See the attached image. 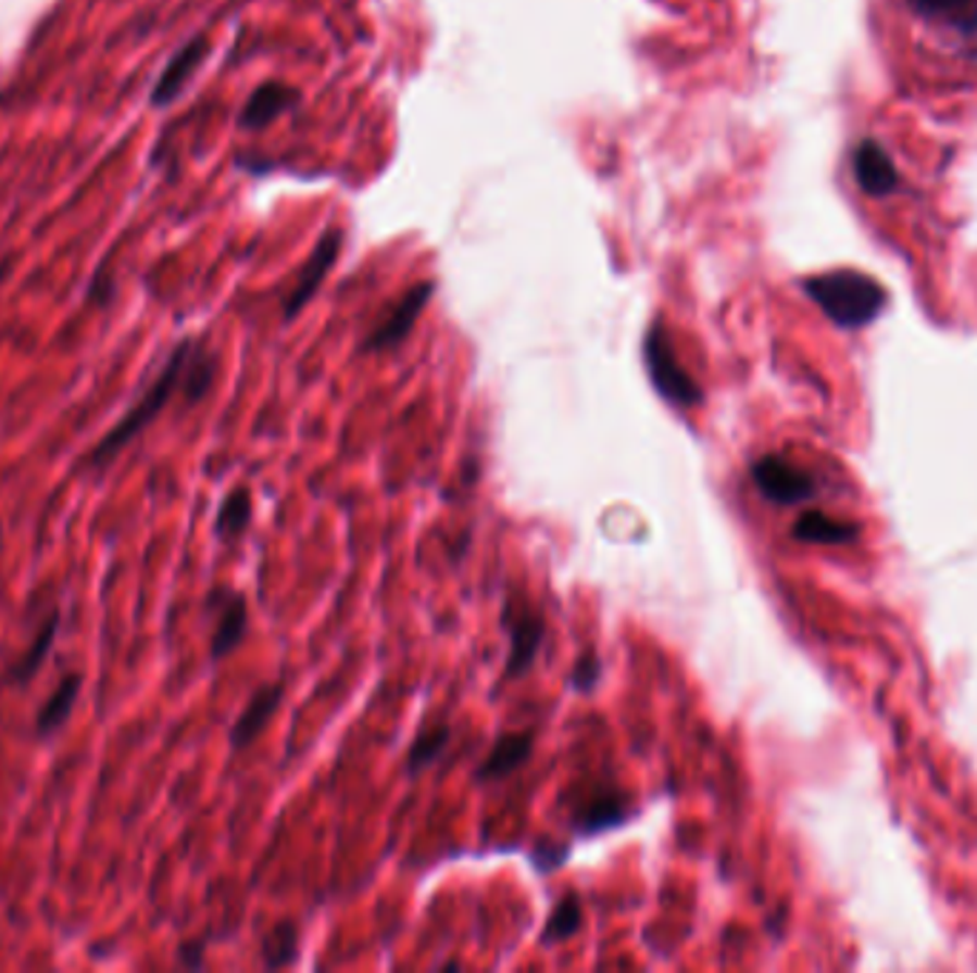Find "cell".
Here are the masks:
<instances>
[{
  "mask_svg": "<svg viewBox=\"0 0 977 973\" xmlns=\"http://www.w3.org/2000/svg\"><path fill=\"white\" fill-rule=\"evenodd\" d=\"M192 349L195 340H184V343L177 345L175 352L170 354V361L163 363V368L158 371V377H154L152 383L140 391L138 400L117 417L115 426L92 445V452L86 454V466L95 468V471H103L109 463L117 460V454L124 452L131 440L138 438V434H143V431L152 426L154 417L170 406V400L175 397L177 391L184 394L186 366H189Z\"/></svg>",
  "mask_w": 977,
  "mask_h": 973,
  "instance_id": "6da1fadb",
  "label": "cell"
},
{
  "mask_svg": "<svg viewBox=\"0 0 977 973\" xmlns=\"http://www.w3.org/2000/svg\"><path fill=\"white\" fill-rule=\"evenodd\" d=\"M803 292L815 300L817 308L840 329H863L886 308V289L875 277L838 268L803 280Z\"/></svg>",
  "mask_w": 977,
  "mask_h": 973,
  "instance_id": "7a4b0ae2",
  "label": "cell"
},
{
  "mask_svg": "<svg viewBox=\"0 0 977 973\" xmlns=\"http://www.w3.org/2000/svg\"><path fill=\"white\" fill-rule=\"evenodd\" d=\"M643 366H647L652 389L669 406L694 408L703 403L701 386L694 383V377L680 366L669 331L663 329L661 320H654L647 329V338H643Z\"/></svg>",
  "mask_w": 977,
  "mask_h": 973,
  "instance_id": "3957f363",
  "label": "cell"
},
{
  "mask_svg": "<svg viewBox=\"0 0 977 973\" xmlns=\"http://www.w3.org/2000/svg\"><path fill=\"white\" fill-rule=\"evenodd\" d=\"M503 629L509 634V659L503 668V680H521L538 662V654L547 640V620L538 608L509 603L503 608Z\"/></svg>",
  "mask_w": 977,
  "mask_h": 973,
  "instance_id": "277c9868",
  "label": "cell"
},
{
  "mask_svg": "<svg viewBox=\"0 0 977 973\" xmlns=\"http://www.w3.org/2000/svg\"><path fill=\"white\" fill-rule=\"evenodd\" d=\"M754 489L775 506H798L803 500L815 497V480L789 463L780 454H763L749 468Z\"/></svg>",
  "mask_w": 977,
  "mask_h": 973,
  "instance_id": "5b68a950",
  "label": "cell"
},
{
  "mask_svg": "<svg viewBox=\"0 0 977 973\" xmlns=\"http://www.w3.org/2000/svg\"><path fill=\"white\" fill-rule=\"evenodd\" d=\"M431 292H435V283L412 286V289H409L403 298H398V303H394V306L372 326V331L361 343V352H389L394 345H401L403 340L412 334V329H415L417 317L424 315Z\"/></svg>",
  "mask_w": 977,
  "mask_h": 973,
  "instance_id": "8992f818",
  "label": "cell"
},
{
  "mask_svg": "<svg viewBox=\"0 0 977 973\" xmlns=\"http://www.w3.org/2000/svg\"><path fill=\"white\" fill-rule=\"evenodd\" d=\"M206 608L215 614V631H212V643H209V657L221 662L229 657L247 636L249 629V608L247 597L240 591L231 589H212L206 597Z\"/></svg>",
  "mask_w": 977,
  "mask_h": 973,
  "instance_id": "52a82bcc",
  "label": "cell"
},
{
  "mask_svg": "<svg viewBox=\"0 0 977 973\" xmlns=\"http://www.w3.org/2000/svg\"><path fill=\"white\" fill-rule=\"evenodd\" d=\"M340 245H343V235L338 229H326L324 238L317 240V245L312 249L309 254L306 266L301 268V275H298V283L289 294H286V303H284V315L286 320H292L298 317L303 306H306L309 300L315 298V292L321 289L326 277H329L331 266L338 263V254H340Z\"/></svg>",
  "mask_w": 977,
  "mask_h": 973,
  "instance_id": "ba28073f",
  "label": "cell"
},
{
  "mask_svg": "<svg viewBox=\"0 0 977 973\" xmlns=\"http://www.w3.org/2000/svg\"><path fill=\"white\" fill-rule=\"evenodd\" d=\"M284 703V682H266L261 688L254 691L249 703L243 706V711L238 713V720L231 722L229 731V745L235 751H243L249 745L263 734V729L270 725V720L277 713Z\"/></svg>",
  "mask_w": 977,
  "mask_h": 973,
  "instance_id": "9c48e42d",
  "label": "cell"
},
{
  "mask_svg": "<svg viewBox=\"0 0 977 973\" xmlns=\"http://www.w3.org/2000/svg\"><path fill=\"white\" fill-rule=\"evenodd\" d=\"M626 820H631L629 799L621 791H598L584 805H577L572 827L580 836H594L621 827Z\"/></svg>",
  "mask_w": 977,
  "mask_h": 973,
  "instance_id": "30bf717a",
  "label": "cell"
},
{
  "mask_svg": "<svg viewBox=\"0 0 977 973\" xmlns=\"http://www.w3.org/2000/svg\"><path fill=\"white\" fill-rule=\"evenodd\" d=\"M531 751H535V734L531 731H512V734L498 736L492 751L480 759L475 776L480 782L506 780V776L515 774L517 768H524L529 762Z\"/></svg>",
  "mask_w": 977,
  "mask_h": 973,
  "instance_id": "8fae6325",
  "label": "cell"
},
{
  "mask_svg": "<svg viewBox=\"0 0 977 973\" xmlns=\"http://www.w3.org/2000/svg\"><path fill=\"white\" fill-rule=\"evenodd\" d=\"M852 169L861 192L869 198H884L898 189V169L877 140H863L861 147L854 149Z\"/></svg>",
  "mask_w": 977,
  "mask_h": 973,
  "instance_id": "7c38bea8",
  "label": "cell"
},
{
  "mask_svg": "<svg viewBox=\"0 0 977 973\" xmlns=\"http://www.w3.org/2000/svg\"><path fill=\"white\" fill-rule=\"evenodd\" d=\"M206 52H209L206 38H195V40H189L186 47L177 49L175 58L166 63V70L161 72L158 84H154L152 106H170L172 100L184 92V86L192 80L195 70L201 66L203 58H206Z\"/></svg>",
  "mask_w": 977,
  "mask_h": 973,
  "instance_id": "4fadbf2b",
  "label": "cell"
},
{
  "mask_svg": "<svg viewBox=\"0 0 977 973\" xmlns=\"http://www.w3.org/2000/svg\"><path fill=\"white\" fill-rule=\"evenodd\" d=\"M80 688H84V677L77 674V671L75 674L61 677V682L54 685L47 703L40 706L38 717H35V734L40 740H49V736L58 734L70 722L72 711L77 706V697H80Z\"/></svg>",
  "mask_w": 977,
  "mask_h": 973,
  "instance_id": "5bb4252c",
  "label": "cell"
},
{
  "mask_svg": "<svg viewBox=\"0 0 977 973\" xmlns=\"http://www.w3.org/2000/svg\"><path fill=\"white\" fill-rule=\"evenodd\" d=\"M58 629H61V611H52L47 620L40 622L38 634H35V640L26 645V652L9 666L7 680L12 682V685H29V682L38 677V671L43 668V662H47L49 652H52L54 640H58Z\"/></svg>",
  "mask_w": 977,
  "mask_h": 973,
  "instance_id": "9a60e30c",
  "label": "cell"
},
{
  "mask_svg": "<svg viewBox=\"0 0 977 973\" xmlns=\"http://www.w3.org/2000/svg\"><path fill=\"white\" fill-rule=\"evenodd\" d=\"M295 103V92L289 86L277 84H263L252 92V98L247 100V106L240 112V126L243 129H263L270 126L277 115H284L286 109Z\"/></svg>",
  "mask_w": 977,
  "mask_h": 973,
  "instance_id": "2e32d148",
  "label": "cell"
},
{
  "mask_svg": "<svg viewBox=\"0 0 977 973\" xmlns=\"http://www.w3.org/2000/svg\"><path fill=\"white\" fill-rule=\"evenodd\" d=\"M861 529L854 522H840L824 511H803L792 526V536L801 543L843 545L857 540Z\"/></svg>",
  "mask_w": 977,
  "mask_h": 973,
  "instance_id": "e0dca14e",
  "label": "cell"
},
{
  "mask_svg": "<svg viewBox=\"0 0 977 973\" xmlns=\"http://www.w3.org/2000/svg\"><path fill=\"white\" fill-rule=\"evenodd\" d=\"M909 7L931 24L957 31H977V0H909Z\"/></svg>",
  "mask_w": 977,
  "mask_h": 973,
  "instance_id": "ac0fdd59",
  "label": "cell"
},
{
  "mask_svg": "<svg viewBox=\"0 0 977 973\" xmlns=\"http://www.w3.org/2000/svg\"><path fill=\"white\" fill-rule=\"evenodd\" d=\"M249 522H252V494H249V489L238 485V489H231L226 494L221 508H217L215 536L221 543H231L249 529Z\"/></svg>",
  "mask_w": 977,
  "mask_h": 973,
  "instance_id": "d6986e66",
  "label": "cell"
},
{
  "mask_svg": "<svg viewBox=\"0 0 977 973\" xmlns=\"http://www.w3.org/2000/svg\"><path fill=\"white\" fill-rule=\"evenodd\" d=\"M580 922H584V905H580V899L575 894H566L561 902H554L547 925L540 931V945L549 948V945L566 943V939H572L580 931Z\"/></svg>",
  "mask_w": 977,
  "mask_h": 973,
  "instance_id": "ffe728a7",
  "label": "cell"
},
{
  "mask_svg": "<svg viewBox=\"0 0 977 973\" xmlns=\"http://www.w3.org/2000/svg\"><path fill=\"white\" fill-rule=\"evenodd\" d=\"M449 740H452V729H449L447 722H438V725L421 731L415 743H412V748H409V774H421L429 766H435L449 748Z\"/></svg>",
  "mask_w": 977,
  "mask_h": 973,
  "instance_id": "44dd1931",
  "label": "cell"
},
{
  "mask_svg": "<svg viewBox=\"0 0 977 973\" xmlns=\"http://www.w3.org/2000/svg\"><path fill=\"white\" fill-rule=\"evenodd\" d=\"M263 968L277 971V968H289L298 959V931L292 922H280L263 936L261 943Z\"/></svg>",
  "mask_w": 977,
  "mask_h": 973,
  "instance_id": "7402d4cb",
  "label": "cell"
},
{
  "mask_svg": "<svg viewBox=\"0 0 977 973\" xmlns=\"http://www.w3.org/2000/svg\"><path fill=\"white\" fill-rule=\"evenodd\" d=\"M601 659L594 657L592 652L580 654L575 668H572V688L580 691V694H592L598 688V682H601Z\"/></svg>",
  "mask_w": 977,
  "mask_h": 973,
  "instance_id": "603a6c76",
  "label": "cell"
},
{
  "mask_svg": "<svg viewBox=\"0 0 977 973\" xmlns=\"http://www.w3.org/2000/svg\"><path fill=\"white\" fill-rule=\"evenodd\" d=\"M569 857V845L558 843V839H540L531 851V865L538 868V874H552L554 868H561Z\"/></svg>",
  "mask_w": 977,
  "mask_h": 973,
  "instance_id": "cb8c5ba5",
  "label": "cell"
},
{
  "mask_svg": "<svg viewBox=\"0 0 977 973\" xmlns=\"http://www.w3.org/2000/svg\"><path fill=\"white\" fill-rule=\"evenodd\" d=\"M177 959H180V965L186 968H203V943H184L177 948Z\"/></svg>",
  "mask_w": 977,
  "mask_h": 973,
  "instance_id": "d4e9b609",
  "label": "cell"
}]
</instances>
